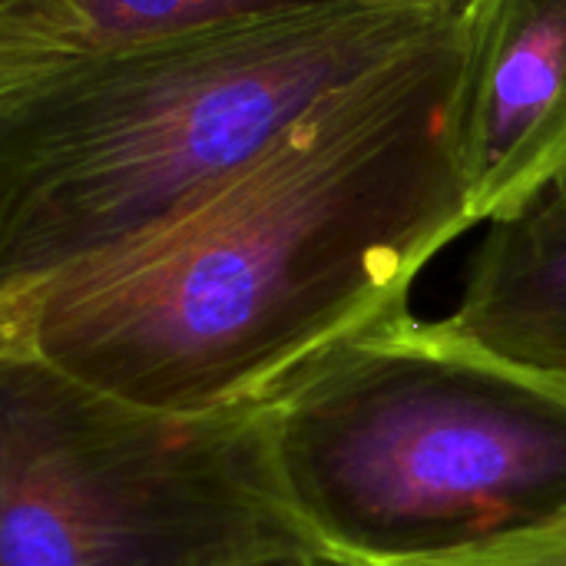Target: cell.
Listing matches in <instances>:
<instances>
[{"label":"cell","instance_id":"52a82bcc","mask_svg":"<svg viewBox=\"0 0 566 566\" xmlns=\"http://www.w3.org/2000/svg\"><path fill=\"white\" fill-rule=\"evenodd\" d=\"M358 3L395 0H0V86L126 43Z\"/></svg>","mask_w":566,"mask_h":566},{"label":"cell","instance_id":"277c9868","mask_svg":"<svg viewBox=\"0 0 566 566\" xmlns=\"http://www.w3.org/2000/svg\"><path fill=\"white\" fill-rule=\"evenodd\" d=\"M325 554L269 405L166 411L0 348V566H252Z\"/></svg>","mask_w":566,"mask_h":566},{"label":"cell","instance_id":"5b68a950","mask_svg":"<svg viewBox=\"0 0 566 566\" xmlns=\"http://www.w3.org/2000/svg\"><path fill=\"white\" fill-rule=\"evenodd\" d=\"M478 222L566 172V0H478L464 119Z\"/></svg>","mask_w":566,"mask_h":566},{"label":"cell","instance_id":"8992f818","mask_svg":"<svg viewBox=\"0 0 566 566\" xmlns=\"http://www.w3.org/2000/svg\"><path fill=\"white\" fill-rule=\"evenodd\" d=\"M448 322L507 358L566 371V172L488 222Z\"/></svg>","mask_w":566,"mask_h":566},{"label":"cell","instance_id":"7a4b0ae2","mask_svg":"<svg viewBox=\"0 0 566 566\" xmlns=\"http://www.w3.org/2000/svg\"><path fill=\"white\" fill-rule=\"evenodd\" d=\"M471 0L358 3L90 53L0 86V292L163 229Z\"/></svg>","mask_w":566,"mask_h":566},{"label":"cell","instance_id":"9c48e42d","mask_svg":"<svg viewBox=\"0 0 566 566\" xmlns=\"http://www.w3.org/2000/svg\"><path fill=\"white\" fill-rule=\"evenodd\" d=\"M252 566H348L328 554H295V557H275V560H262Z\"/></svg>","mask_w":566,"mask_h":566},{"label":"cell","instance_id":"6da1fadb","mask_svg":"<svg viewBox=\"0 0 566 566\" xmlns=\"http://www.w3.org/2000/svg\"><path fill=\"white\" fill-rule=\"evenodd\" d=\"M478 0L325 99L255 166L146 239L0 292V348L166 411L269 405L408 312L478 226L464 119Z\"/></svg>","mask_w":566,"mask_h":566},{"label":"cell","instance_id":"3957f363","mask_svg":"<svg viewBox=\"0 0 566 566\" xmlns=\"http://www.w3.org/2000/svg\"><path fill=\"white\" fill-rule=\"evenodd\" d=\"M302 524L348 566L454 560L566 517V371L401 312L269 401Z\"/></svg>","mask_w":566,"mask_h":566},{"label":"cell","instance_id":"ba28073f","mask_svg":"<svg viewBox=\"0 0 566 566\" xmlns=\"http://www.w3.org/2000/svg\"><path fill=\"white\" fill-rule=\"evenodd\" d=\"M428 566H566V517L524 537Z\"/></svg>","mask_w":566,"mask_h":566}]
</instances>
